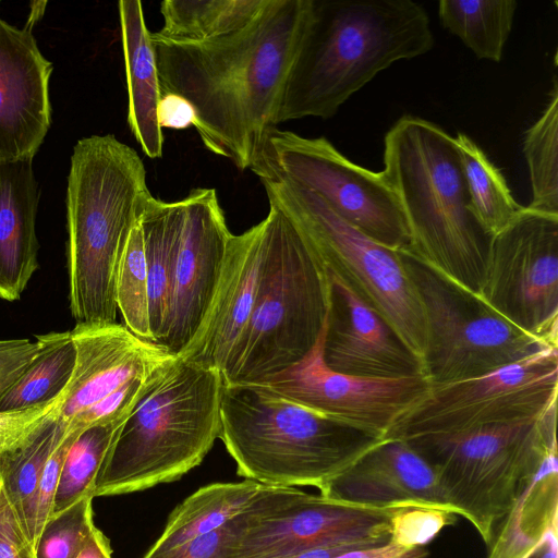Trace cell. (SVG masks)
I'll use <instances>...</instances> for the list:
<instances>
[{
    "label": "cell",
    "mask_w": 558,
    "mask_h": 558,
    "mask_svg": "<svg viewBox=\"0 0 558 558\" xmlns=\"http://www.w3.org/2000/svg\"><path fill=\"white\" fill-rule=\"evenodd\" d=\"M312 0H270L245 28L202 43L151 38L161 93L185 98L205 148L252 169L278 124ZM151 37V35H150Z\"/></svg>",
    "instance_id": "1"
},
{
    "label": "cell",
    "mask_w": 558,
    "mask_h": 558,
    "mask_svg": "<svg viewBox=\"0 0 558 558\" xmlns=\"http://www.w3.org/2000/svg\"><path fill=\"white\" fill-rule=\"evenodd\" d=\"M433 46L428 14L412 0H312L278 124L333 117L379 72Z\"/></svg>",
    "instance_id": "2"
},
{
    "label": "cell",
    "mask_w": 558,
    "mask_h": 558,
    "mask_svg": "<svg viewBox=\"0 0 558 558\" xmlns=\"http://www.w3.org/2000/svg\"><path fill=\"white\" fill-rule=\"evenodd\" d=\"M151 197L132 147L112 134L76 143L66 190L69 300L76 324L117 322L119 260Z\"/></svg>",
    "instance_id": "3"
},
{
    "label": "cell",
    "mask_w": 558,
    "mask_h": 558,
    "mask_svg": "<svg viewBox=\"0 0 558 558\" xmlns=\"http://www.w3.org/2000/svg\"><path fill=\"white\" fill-rule=\"evenodd\" d=\"M384 145L381 172L402 207L410 253L480 294L494 236L472 211L453 137L407 114L389 129Z\"/></svg>",
    "instance_id": "4"
},
{
    "label": "cell",
    "mask_w": 558,
    "mask_h": 558,
    "mask_svg": "<svg viewBox=\"0 0 558 558\" xmlns=\"http://www.w3.org/2000/svg\"><path fill=\"white\" fill-rule=\"evenodd\" d=\"M221 373L175 356L120 426L90 497L145 490L199 465L220 433Z\"/></svg>",
    "instance_id": "5"
},
{
    "label": "cell",
    "mask_w": 558,
    "mask_h": 558,
    "mask_svg": "<svg viewBox=\"0 0 558 558\" xmlns=\"http://www.w3.org/2000/svg\"><path fill=\"white\" fill-rule=\"evenodd\" d=\"M219 439L245 480L320 489L383 438L263 385L223 383Z\"/></svg>",
    "instance_id": "6"
},
{
    "label": "cell",
    "mask_w": 558,
    "mask_h": 558,
    "mask_svg": "<svg viewBox=\"0 0 558 558\" xmlns=\"http://www.w3.org/2000/svg\"><path fill=\"white\" fill-rule=\"evenodd\" d=\"M267 250L254 307L223 377L262 384L300 363L326 324L330 276L298 225L275 203L264 218Z\"/></svg>",
    "instance_id": "7"
},
{
    "label": "cell",
    "mask_w": 558,
    "mask_h": 558,
    "mask_svg": "<svg viewBox=\"0 0 558 558\" xmlns=\"http://www.w3.org/2000/svg\"><path fill=\"white\" fill-rule=\"evenodd\" d=\"M557 405L538 417L404 440L433 470L447 505L490 545L502 520L557 452Z\"/></svg>",
    "instance_id": "8"
},
{
    "label": "cell",
    "mask_w": 558,
    "mask_h": 558,
    "mask_svg": "<svg viewBox=\"0 0 558 558\" xmlns=\"http://www.w3.org/2000/svg\"><path fill=\"white\" fill-rule=\"evenodd\" d=\"M260 182L268 201L298 225L327 269L348 284L422 360L425 316L401 252L373 241L350 226L307 189L279 178Z\"/></svg>",
    "instance_id": "9"
},
{
    "label": "cell",
    "mask_w": 558,
    "mask_h": 558,
    "mask_svg": "<svg viewBox=\"0 0 558 558\" xmlns=\"http://www.w3.org/2000/svg\"><path fill=\"white\" fill-rule=\"evenodd\" d=\"M402 260L418 292L426 325L423 366L430 385L480 377L549 349L508 322L478 294L410 252Z\"/></svg>",
    "instance_id": "10"
},
{
    "label": "cell",
    "mask_w": 558,
    "mask_h": 558,
    "mask_svg": "<svg viewBox=\"0 0 558 558\" xmlns=\"http://www.w3.org/2000/svg\"><path fill=\"white\" fill-rule=\"evenodd\" d=\"M251 170L260 180L279 178L312 191L373 241L395 251H411L402 207L384 173L352 162L327 138L275 128Z\"/></svg>",
    "instance_id": "11"
},
{
    "label": "cell",
    "mask_w": 558,
    "mask_h": 558,
    "mask_svg": "<svg viewBox=\"0 0 558 558\" xmlns=\"http://www.w3.org/2000/svg\"><path fill=\"white\" fill-rule=\"evenodd\" d=\"M558 349H549L496 372L430 385L384 438L454 434L543 415L557 405Z\"/></svg>",
    "instance_id": "12"
},
{
    "label": "cell",
    "mask_w": 558,
    "mask_h": 558,
    "mask_svg": "<svg viewBox=\"0 0 558 558\" xmlns=\"http://www.w3.org/2000/svg\"><path fill=\"white\" fill-rule=\"evenodd\" d=\"M478 295L519 329L558 347V215L523 206L494 236Z\"/></svg>",
    "instance_id": "13"
},
{
    "label": "cell",
    "mask_w": 558,
    "mask_h": 558,
    "mask_svg": "<svg viewBox=\"0 0 558 558\" xmlns=\"http://www.w3.org/2000/svg\"><path fill=\"white\" fill-rule=\"evenodd\" d=\"M324 332L325 328L300 363L258 385L289 401L384 438L426 393L430 383L426 377L381 379L333 372L323 361Z\"/></svg>",
    "instance_id": "14"
},
{
    "label": "cell",
    "mask_w": 558,
    "mask_h": 558,
    "mask_svg": "<svg viewBox=\"0 0 558 558\" xmlns=\"http://www.w3.org/2000/svg\"><path fill=\"white\" fill-rule=\"evenodd\" d=\"M184 218L175 252L167 317L157 341L178 355L192 340L214 296L230 232L215 189L182 198Z\"/></svg>",
    "instance_id": "15"
},
{
    "label": "cell",
    "mask_w": 558,
    "mask_h": 558,
    "mask_svg": "<svg viewBox=\"0 0 558 558\" xmlns=\"http://www.w3.org/2000/svg\"><path fill=\"white\" fill-rule=\"evenodd\" d=\"M330 299L323 361L337 373L366 378L426 377L422 360L339 277L329 271Z\"/></svg>",
    "instance_id": "16"
},
{
    "label": "cell",
    "mask_w": 558,
    "mask_h": 558,
    "mask_svg": "<svg viewBox=\"0 0 558 558\" xmlns=\"http://www.w3.org/2000/svg\"><path fill=\"white\" fill-rule=\"evenodd\" d=\"M393 509L362 507L307 493L292 507L247 531L236 558H271L350 542H388Z\"/></svg>",
    "instance_id": "17"
},
{
    "label": "cell",
    "mask_w": 558,
    "mask_h": 558,
    "mask_svg": "<svg viewBox=\"0 0 558 558\" xmlns=\"http://www.w3.org/2000/svg\"><path fill=\"white\" fill-rule=\"evenodd\" d=\"M266 250L264 219L243 233L231 235L210 304L192 340L175 356L225 374L250 320Z\"/></svg>",
    "instance_id": "18"
},
{
    "label": "cell",
    "mask_w": 558,
    "mask_h": 558,
    "mask_svg": "<svg viewBox=\"0 0 558 558\" xmlns=\"http://www.w3.org/2000/svg\"><path fill=\"white\" fill-rule=\"evenodd\" d=\"M52 63L32 28L0 19V162L33 160L51 124Z\"/></svg>",
    "instance_id": "19"
},
{
    "label": "cell",
    "mask_w": 558,
    "mask_h": 558,
    "mask_svg": "<svg viewBox=\"0 0 558 558\" xmlns=\"http://www.w3.org/2000/svg\"><path fill=\"white\" fill-rule=\"evenodd\" d=\"M70 333L75 364L63 398L54 410L64 426L126 381L155 371L175 356L117 322L76 324Z\"/></svg>",
    "instance_id": "20"
},
{
    "label": "cell",
    "mask_w": 558,
    "mask_h": 558,
    "mask_svg": "<svg viewBox=\"0 0 558 558\" xmlns=\"http://www.w3.org/2000/svg\"><path fill=\"white\" fill-rule=\"evenodd\" d=\"M319 495L369 508L430 505L453 511L433 470L402 439L383 438L328 481Z\"/></svg>",
    "instance_id": "21"
},
{
    "label": "cell",
    "mask_w": 558,
    "mask_h": 558,
    "mask_svg": "<svg viewBox=\"0 0 558 558\" xmlns=\"http://www.w3.org/2000/svg\"><path fill=\"white\" fill-rule=\"evenodd\" d=\"M33 160L0 162V299L16 301L38 269Z\"/></svg>",
    "instance_id": "22"
},
{
    "label": "cell",
    "mask_w": 558,
    "mask_h": 558,
    "mask_svg": "<svg viewBox=\"0 0 558 558\" xmlns=\"http://www.w3.org/2000/svg\"><path fill=\"white\" fill-rule=\"evenodd\" d=\"M128 88V124L144 154L150 159L163 154V133L157 109L161 85L150 33L140 0L118 3Z\"/></svg>",
    "instance_id": "23"
},
{
    "label": "cell",
    "mask_w": 558,
    "mask_h": 558,
    "mask_svg": "<svg viewBox=\"0 0 558 558\" xmlns=\"http://www.w3.org/2000/svg\"><path fill=\"white\" fill-rule=\"evenodd\" d=\"M487 558H558L557 452L500 523Z\"/></svg>",
    "instance_id": "24"
},
{
    "label": "cell",
    "mask_w": 558,
    "mask_h": 558,
    "mask_svg": "<svg viewBox=\"0 0 558 558\" xmlns=\"http://www.w3.org/2000/svg\"><path fill=\"white\" fill-rule=\"evenodd\" d=\"M269 487L244 480L213 483L198 488L171 511L163 531L144 556H156L220 529L247 509Z\"/></svg>",
    "instance_id": "25"
},
{
    "label": "cell",
    "mask_w": 558,
    "mask_h": 558,
    "mask_svg": "<svg viewBox=\"0 0 558 558\" xmlns=\"http://www.w3.org/2000/svg\"><path fill=\"white\" fill-rule=\"evenodd\" d=\"M54 410L24 439L0 452L2 489L34 546L38 483L49 457L66 432Z\"/></svg>",
    "instance_id": "26"
},
{
    "label": "cell",
    "mask_w": 558,
    "mask_h": 558,
    "mask_svg": "<svg viewBox=\"0 0 558 558\" xmlns=\"http://www.w3.org/2000/svg\"><path fill=\"white\" fill-rule=\"evenodd\" d=\"M184 218L183 199L151 197L141 217L148 281L149 326L157 343L169 307L171 276Z\"/></svg>",
    "instance_id": "27"
},
{
    "label": "cell",
    "mask_w": 558,
    "mask_h": 558,
    "mask_svg": "<svg viewBox=\"0 0 558 558\" xmlns=\"http://www.w3.org/2000/svg\"><path fill=\"white\" fill-rule=\"evenodd\" d=\"M270 0H165L163 24L151 38L173 43H202L239 32L250 25Z\"/></svg>",
    "instance_id": "28"
},
{
    "label": "cell",
    "mask_w": 558,
    "mask_h": 558,
    "mask_svg": "<svg viewBox=\"0 0 558 558\" xmlns=\"http://www.w3.org/2000/svg\"><path fill=\"white\" fill-rule=\"evenodd\" d=\"M39 349L21 376L0 396V412L40 407L59 398L69 385L75 348L70 331L37 336Z\"/></svg>",
    "instance_id": "29"
},
{
    "label": "cell",
    "mask_w": 558,
    "mask_h": 558,
    "mask_svg": "<svg viewBox=\"0 0 558 558\" xmlns=\"http://www.w3.org/2000/svg\"><path fill=\"white\" fill-rule=\"evenodd\" d=\"M517 4L515 0H440L438 16L476 58L499 62Z\"/></svg>",
    "instance_id": "30"
},
{
    "label": "cell",
    "mask_w": 558,
    "mask_h": 558,
    "mask_svg": "<svg viewBox=\"0 0 558 558\" xmlns=\"http://www.w3.org/2000/svg\"><path fill=\"white\" fill-rule=\"evenodd\" d=\"M453 140L472 211L485 230L495 236L514 220L523 206L513 198L500 170L471 137L459 132Z\"/></svg>",
    "instance_id": "31"
},
{
    "label": "cell",
    "mask_w": 558,
    "mask_h": 558,
    "mask_svg": "<svg viewBox=\"0 0 558 558\" xmlns=\"http://www.w3.org/2000/svg\"><path fill=\"white\" fill-rule=\"evenodd\" d=\"M296 487H269L247 509L220 529L175 548L142 558H236L244 535L264 519L287 510L306 496Z\"/></svg>",
    "instance_id": "32"
},
{
    "label": "cell",
    "mask_w": 558,
    "mask_h": 558,
    "mask_svg": "<svg viewBox=\"0 0 558 558\" xmlns=\"http://www.w3.org/2000/svg\"><path fill=\"white\" fill-rule=\"evenodd\" d=\"M549 101L523 140L532 201L529 208L558 215V78H553Z\"/></svg>",
    "instance_id": "33"
},
{
    "label": "cell",
    "mask_w": 558,
    "mask_h": 558,
    "mask_svg": "<svg viewBox=\"0 0 558 558\" xmlns=\"http://www.w3.org/2000/svg\"><path fill=\"white\" fill-rule=\"evenodd\" d=\"M124 421L89 426L75 438L61 469L51 515L90 497L95 477Z\"/></svg>",
    "instance_id": "34"
},
{
    "label": "cell",
    "mask_w": 558,
    "mask_h": 558,
    "mask_svg": "<svg viewBox=\"0 0 558 558\" xmlns=\"http://www.w3.org/2000/svg\"><path fill=\"white\" fill-rule=\"evenodd\" d=\"M116 299L125 327L138 338L154 342L149 326L148 281L141 220L131 230L119 260Z\"/></svg>",
    "instance_id": "35"
},
{
    "label": "cell",
    "mask_w": 558,
    "mask_h": 558,
    "mask_svg": "<svg viewBox=\"0 0 558 558\" xmlns=\"http://www.w3.org/2000/svg\"><path fill=\"white\" fill-rule=\"evenodd\" d=\"M90 497L51 515L35 543L37 558H76L96 530Z\"/></svg>",
    "instance_id": "36"
},
{
    "label": "cell",
    "mask_w": 558,
    "mask_h": 558,
    "mask_svg": "<svg viewBox=\"0 0 558 558\" xmlns=\"http://www.w3.org/2000/svg\"><path fill=\"white\" fill-rule=\"evenodd\" d=\"M457 514L430 505L397 506L390 518L391 541L405 547L427 545L442 529L453 524Z\"/></svg>",
    "instance_id": "37"
},
{
    "label": "cell",
    "mask_w": 558,
    "mask_h": 558,
    "mask_svg": "<svg viewBox=\"0 0 558 558\" xmlns=\"http://www.w3.org/2000/svg\"><path fill=\"white\" fill-rule=\"evenodd\" d=\"M81 432V429L66 428L62 440L45 465L35 496V543L43 526L51 517L53 498L65 456Z\"/></svg>",
    "instance_id": "38"
},
{
    "label": "cell",
    "mask_w": 558,
    "mask_h": 558,
    "mask_svg": "<svg viewBox=\"0 0 558 558\" xmlns=\"http://www.w3.org/2000/svg\"><path fill=\"white\" fill-rule=\"evenodd\" d=\"M21 411L0 412V452L13 447L32 433L63 398Z\"/></svg>",
    "instance_id": "39"
},
{
    "label": "cell",
    "mask_w": 558,
    "mask_h": 558,
    "mask_svg": "<svg viewBox=\"0 0 558 558\" xmlns=\"http://www.w3.org/2000/svg\"><path fill=\"white\" fill-rule=\"evenodd\" d=\"M0 558H37L35 546L27 537L3 489L0 498Z\"/></svg>",
    "instance_id": "40"
},
{
    "label": "cell",
    "mask_w": 558,
    "mask_h": 558,
    "mask_svg": "<svg viewBox=\"0 0 558 558\" xmlns=\"http://www.w3.org/2000/svg\"><path fill=\"white\" fill-rule=\"evenodd\" d=\"M38 349L37 340H0V396L21 376Z\"/></svg>",
    "instance_id": "41"
},
{
    "label": "cell",
    "mask_w": 558,
    "mask_h": 558,
    "mask_svg": "<svg viewBox=\"0 0 558 558\" xmlns=\"http://www.w3.org/2000/svg\"><path fill=\"white\" fill-rule=\"evenodd\" d=\"M157 118L161 129L183 130L195 123V112L191 104L173 93L162 94Z\"/></svg>",
    "instance_id": "42"
},
{
    "label": "cell",
    "mask_w": 558,
    "mask_h": 558,
    "mask_svg": "<svg viewBox=\"0 0 558 558\" xmlns=\"http://www.w3.org/2000/svg\"><path fill=\"white\" fill-rule=\"evenodd\" d=\"M428 550L424 546L405 547L391 539L385 544L351 549L333 558H426Z\"/></svg>",
    "instance_id": "43"
},
{
    "label": "cell",
    "mask_w": 558,
    "mask_h": 558,
    "mask_svg": "<svg viewBox=\"0 0 558 558\" xmlns=\"http://www.w3.org/2000/svg\"><path fill=\"white\" fill-rule=\"evenodd\" d=\"M389 542V541H388ZM380 541H362L328 545L271 558H333L344 551L385 544Z\"/></svg>",
    "instance_id": "44"
},
{
    "label": "cell",
    "mask_w": 558,
    "mask_h": 558,
    "mask_svg": "<svg viewBox=\"0 0 558 558\" xmlns=\"http://www.w3.org/2000/svg\"><path fill=\"white\" fill-rule=\"evenodd\" d=\"M112 549L107 536L96 527L76 558H111Z\"/></svg>",
    "instance_id": "45"
},
{
    "label": "cell",
    "mask_w": 558,
    "mask_h": 558,
    "mask_svg": "<svg viewBox=\"0 0 558 558\" xmlns=\"http://www.w3.org/2000/svg\"><path fill=\"white\" fill-rule=\"evenodd\" d=\"M1 489H2V486H1V481H0V498H1Z\"/></svg>",
    "instance_id": "46"
}]
</instances>
